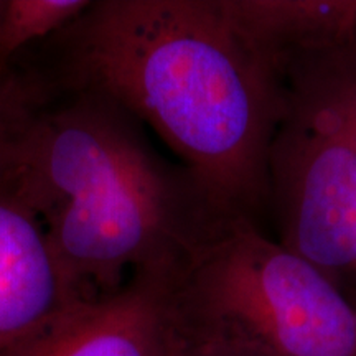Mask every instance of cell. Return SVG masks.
Returning a JSON list of instances; mask_svg holds the SVG:
<instances>
[{
    "mask_svg": "<svg viewBox=\"0 0 356 356\" xmlns=\"http://www.w3.org/2000/svg\"><path fill=\"white\" fill-rule=\"evenodd\" d=\"M43 51L25 65L40 83L111 97L226 216L261 226L280 84L222 0H92Z\"/></svg>",
    "mask_w": 356,
    "mask_h": 356,
    "instance_id": "6da1fadb",
    "label": "cell"
},
{
    "mask_svg": "<svg viewBox=\"0 0 356 356\" xmlns=\"http://www.w3.org/2000/svg\"><path fill=\"white\" fill-rule=\"evenodd\" d=\"M6 185L43 225L79 300L136 270H185L234 221L121 104L33 78V102Z\"/></svg>",
    "mask_w": 356,
    "mask_h": 356,
    "instance_id": "7a4b0ae2",
    "label": "cell"
},
{
    "mask_svg": "<svg viewBox=\"0 0 356 356\" xmlns=\"http://www.w3.org/2000/svg\"><path fill=\"white\" fill-rule=\"evenodd\" d=\"M273 66L280 111L267 177L277 241L343 286L356 277V47Z\"/></svg>",
    "mask_w": 356,
    "mask_h": 356,
    "instance_id": "3957f363",
    "label": "cell"
},
{
    "mask_svg": "<svg viewBox=\"0 0 356 356\" xmlns=\"http://www.w3.org/2000/svg\"><path fill=\"white\" fill-rule=\"evenodd\" d=\"M190 322L246 337L275 356H356V304L317 264L238 220L177 279Z\"/></svg>",
    "mask_w": 356,
    "mask_h": 356,
    "instance_id": "277c9868",
    "label": "cell"
},
{
    "mask_svg": "<svg viewBox=\"0 0 356 356\" xmlns=\"http://www.w3.org/2000/svg\"><path fill=\"white\" fill-rule=\"evenodd\" d=\"M178 270H136L109 296L61 312L0 356H178Z\"/></svg>",
    "mask_w": 356,
    "mask_h": 356,
    "instance_id": "5b68a950",
    "label": "cell"
},
{
    "mask_svg": "<svg viewBox=\"0 0 356 356\" xmlns=\"http://www.w3.org/2000/svg\"><path fill=\"white\" fill-rule=\"evenodd\" d=\"M78 302L38 216L0 185V353Z\"/></svg>",
    "mask_w": 356,
    "mask_h": 356,
    "instance_id": "8992f818",
    "label": "cell"
},
{
    "mask_svg": "<svg viewBox=\"0 0 356 356\" xmlns=\"http://www.w3.org/2000/svg\"><path fill=\"white\" fill-rule=\"evenodd\" d=\"M270 65L356 47V0H222Z\"/></svg>",
    "mask_w": 356,
    "mask_h": 356,
    "instance_id": "52a82bcc",
    "label": "cell"
},
{
    "mask_svg": "<svg viewBox=\"0 0 356 356\" xmlns=\"http://www.w3.org/2000/svg\"><path fill=\"white\" fill-rule=\"evenodd\" d=\"M91 3L92 0H3L0 65H10L26 47L61 32Z\"/></svg>",
    "mask_w": 356,
    "mask_h": 356,
    "instance_id": "ba28073f",
    "label": "cell"
},
{
    "mask_svg": "<svg viewBox=\"0 0 356 356\" xmlns=\"http://www.w3.org/2000/svg\"><path fill=\"white\" fill-rule=\"evenodd\" d=\"M33 102V91L15 63L0 65V185L12 175L17 145Z\"/></svg>",
    "mask_w": 356,
    "mask_h": 356,
    "instance_id": "9c48e42d",
    "label": "cell"
},
{
    "mask_svg": "<svg viewBox=\"0 0 356 356\" xmlns=\"http://www.w3.org/2000/svg\"><path fill=\"white\" fill-rule=\"evenodd\" d=\"M178 318L181 335L178 356H275L236 332L190 322L180 312Z\"/></svg>",
    "mask_w": 356,
    "mask_h": 356,
    "instance_id": "30bf717a",
    "label": "cell"
},
{
    "mask_svg": "<svg viewBox=\"0 0 356 356\" xmlns=\"http://www.w3.org/2000/svg\"><path fill=\"white\" fill-rule=\"evenodd\" d=\"M2 8H3V0H0V13H2Z\"/></svg>",
    "mask_w": 356,
    "mask_h": 356,
    "instance_id": "8fae6325",
    "label": "cell"
}]
</instances>
